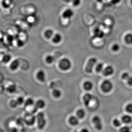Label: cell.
Instances as JSON below:
<instances>
[{"mask_svg":"<svg viewBox=\"0 0 132 132\" xmlns=\"http://www.w3.org/2000/svg\"><path fill=\"white\" fill-rule=\"evenodd\" d=\"M10 105L13 108H15L18 106V104L17 103V102L16 100H13L10 102Z\"/></svg>","mask_w":132,"mask_h":132,"instance_id":"33","label":"cell"},{"mask_svg":"<svg viewBox=\"0 0 132 132\" xmlns=\"http://www.w3.org/2000/svg\"><path fill=\"white\" fill-rule=\"evenodd\" d=\"M113 87L112 83L108 80H104L101 84L102 90L105 93H108L111 92L112 89Z\"/></svg>","mask_w":132,"mask_h":132,"instance_id":"3","label":"cell"},{"mask_svg":"<svg viewBox=\"0 0 132 132\" xmlns=\"http://www.w3.org/2000/svg\"><path fill=\"white\" fill-rule=\"evenodd\" d=\"M121 0H110V2L113 5H117L120 2Z\"/></svg>","mask_w":132,"mask_h":132,"instance_id":"34","label":"cell"},{"mask_svg":"<svg viewBox=\"0 0 132 132\" xmlns=\"http://www.w3.org/2000/svg\"><path fill=\"white\" fill-rule=\"evenodd\" d=\"M97 1L99 2H101L102 1V0H97Z\"/></svg>","mask_w":132,"mask_h":132,"instance_id":"39","label":"cell"},{"mask_svg":"<svg viewBox=\"0 0 132 132\" xmlns=\"http://www.w3.org/2000/svg\"><path fill=\"white\" fill-rule=\"evenodd\" d=\"M18 103V105H21L24 103V99L23 97H19L16 100Z\"/></svg>","mask_w":132,"mask_h":132,"instance_id":"30","label":"cell"},{"mask_svg":"<svg viewBox=\"0 0 132 132\" xmlns=\"http://www.w3.org/2000/svg\"><path fill=\"white\" fill-rule=\"evenodd\" d=\"M127 80L128 85L132 86V76H130Z\"/></svg>","mask_w":132,"mask_h":132,"instance_id":"35","label":"cell"},{"mask_svg":"<svg viewBox=\"0 0 132 132\" xmlns=\"http://www.w3.org/2000/svg\"><path fill=\"white\" fill-rule=\"evenodd\" d=\"M46 106V102L45 101L42 99L38 100L36 103L35 106L33 110V112L35 113L37 112L39 109H43Z\"/></svg>","mask_w":132,"mask_h":132,"instance_id":"7","label":"cell"},{"mask_svg":"<svg viewBox=\"0 0 132 132\" xmlns=\"http://www.w3.org/2000/svg\"><path fill=\"white\" fill-rule=\"evenodd\" d=\"M44 34L45 37L47 39H51L54 35L53 31L51 29H48L46 30Z\"/></svg>","mask_w":132,"mask_h":132,"instance_id":"17","label":"cell"},{"mask_svg":"<svg viewBox=\"0 0 132 132\" xmlns=\"http://www.w3.org/2000/svg\"><path fill=\"white\" fill-rule=\"evenodd\" d=\"M130 76V75L128 73L125 72L124 73L122 74L121 78H122V79L124 80H127L128 79V78H129Z\"/></svg>","mask_w":132,"mask_h":132,"instance_id":"31","label":"cell"},{"mask_svg":"<svg viewBox=\"0 0 132 132\" xmlns=\"http://www.w3.org/2000/svg\"><path fill=\"white\" fill-rule=\"evenodd\" d=\"M94 35L98 38H102L104 36V34L103 31L97 28L94 31Z\"/></svg>","mask_w":132,"mask_h":132,"instance_id":"20","label":"cell"},{"mask_svg":"<svg viewBox=\"0 0 132 132\" xmlns=\"http://www.w3.org/2000/svg\"><path fill=\"white\" fill-rule=\"evenodd\" d=\"M92 99H93V96L90 93H87L84 95L83 97V100L85 106L86 107L89 106Z\"/></svg>","mask_w":132,"mask_h":132,"instance_id":"10","label":"cell"},{"mask_svg":"<svg viewBox=\"0 0 132 132\" xmlns=\"http://www.w3.org/2000/svg\"><path fill=\"white\" fill-rule=\"evenodd\" d=\"M69 121L70 124L72 126H77L79 123V118L76 116H72L69 118Z\"/></svg>","mask_w":132,"mask_h":132,"instance_id":"14","label":"cell"},{"mask_svg":"<svg viewBox=\"0 0 132 132\" xmlns=\"http://www.w3.org/2000/svg\"><path fill=\"white\" fill-rule=\"evenodd\" d=\"M80 132H90L88 129L86 128H83L81 130Z\"/></svg>","mask_w":132,"mask_h":132,"instance_id":"37","label":"cell"},{"mask_svg":"<svg viewBox=\"0 0 132 132\" xmlns=\"http://www.w3.org/2000/svg\"><path fill=\"white\" fill-rule=\"evenodd\" d=\"M12 0H3L2 5L3 7L5 9L9 8L12 5Z\"/></svg>","mask_w":132,"mask_h":132,"instance_id":"16","label":"cell"},{"mask_svg":"<svg viewBox=\"0 0 132 132\" xmlns=\"http://www.w3.org/2000/svg\"><path fill=\"white\" fill-rule=\"evenodd\" d=\"M19 62L17 60L14 61L11 65V68L13 70H15L18 68L19 66Z\"/></svg>","mask_w":132,"mask_h":132,"instance_id":"21","label":"cell"},{"mask_svg":"<svg viewBox=\"0 0 132 132\" xmlns=\"http://www.w3.org/2000/svg\"><path fill=\"white\" fill-rule=\"evenodd\" d=\"M38 127L40 130H42L45 128L46 124V120L45 117V114L43 112H40L36 116Z\"/></svg>","mask_w":132,"mask_h":132,"instance_id":"1","label":"cell"},{"mask_svg":"<svg viewBox=\"0 0 132 132\" xmlns=\"http://www.w3.org/2000/svg\"><path fill=\"white\" fill-rule=\"evenodd\" d=\"M0 12H1V8H0Z\"/></svg>","mask_w":132,"mask_h":132,"instance_id":"42","label":"cell"},{"mask_svg":"<svg viewBox=\"0 0 132 132\" xmlns=\"http://www.w3.org/2000/svg\"><path fill=\"white\" fill-rule=\"evenodd\" d=\"M93 83L89 81H85L83 84V87L87 91H90L93 89Z\"/></svg>","mask_w":132,"mask_h":132,"instance_id":"15","label":"cell"},{"mask_svg":"<svg viewBox=\"0 0 132 132\" xmlns=\"http://www.w3.org/2000/svg\"><path fill=\"white\" fill-rule=\"evenodd\" d=\"M104 64L102 63H100L97 64L96 68H95V69H96V71L97 72H100L103 71V69H104Z\"/></svg>","mask_w":132,"mask_h":132,"instance_id":"27","label":"cell"},{"mask_svg":"<svg viewBox=\"0 0 132 132\" xmlns=\"http://www.w3.org/2000/svg\"><path fill=\"white\" fill-rule=\"evenodd\" d=\"M36 118L33 114H28L25 116L24 121L28 126H32L35 123Z\"/></svg>","mask_w":132,"mask_h":132,"instance_id":"6","label":"cell"},{"mask_svg":"<svg viewBox=\"0 0 132 132\" xmlns=\"http://www.w3.org/2000/svg\"><path fill=\"white\" fill-rule=\"evenodd\" d=\"M74 132H79L77 131H74Z\"/></svg>","mask_w":132,"mask_h":132,"instance_id":"41","label":"cell"},{"mask_svg":"<svg viewBox=\"0 0 132 132\" xmlns=\"http://www.w3.org/2000/svg\"><path fill=\"white\" fill-rule=\"evenodd\" d=\"M130 4H131V5L132 6V0H130Z\"/></svg>","mask_w":132,"mask_h":132,"instance_id":"40","label":"cell"},{"mask_svg":"<svg viewBox=\"0 0 132 132\" xmlns=\"http://www.w3.org/2000/svg\"><path fill=\"white\" fill-rule=\"evenodd\" d=\"M92 122L97 130L101 131L103 128V124L101 118L98 116H95L92 119Z\"/></svg>","mask_w":132,"mask_h":132,"instance_id":"4","label":"cell"},{"mask_svg":"<svg viewBox=\"0 0 132 132\" xmlns=\"http://www.w3.org/2000/svg\"><path fill=\"white\" fill-rule=\"evenodd\" d=\"M125 110L128 113L132 114V103H130L127 105Z\"/></svg>","mask_w":132,"mask_h":132,"instance_id":"28","label":"cell"},{"mask_svg":"<svg viewBox=\"0 0 132 132\" xmlns=\"http://www.w3.org/2000/svg\"><path fill=\"white\" fill-rule=\"evenodd\" d=\"M17 44L19 45L20 46H23L24 45V42L21 40H19L18 41Z\"/></svg>","mask_w":132,"mask_h":132,"instance_id":"36","label":"cell"},{"mask_svg":"<svg viewBox=\"0 0 132 132\" xmlns=\"http://www.w3.org/2000/svg\"><path fill=\"white\" fill-rule=\"evenodd\" d=\"M131 129L128 126H125L121 127L119 130V132H130Z\"/></svg>","mask_w":132,"mask_h":132,"instance_id":"25","label":"cell"},{"mask_svg":"<svg viewBox=\"0 0 132 132\" xmlns=\"http://www.w3.org/2000/svg\"><path fill=\"white\" fill-rule=\"evenodd\" d=\"M34 104V101L32 98H29L25 102V106L26 107L31 106Z\"/></svg>","mask_w":132,"mask_h":132,"instance_id":"23","label":"cell"},{"mask_svg":"<svg viewBox=\"0 0 132 132\" xmlns=\"http://www.w3.org/2000/svg\"><path fill=\"white\" fill-rule=\"evenodd\" d=\"M52 94L53 96L55 98H59L61 96L62 93L60 90L55 89L53 90Z\"/></svg>","mask_w":132,"mask_h":132,"instance_id":"22","label":"cell"},{"mask_svg":"<svg viewBox=\"0 0 132 132\" xmlns=\"http://www.w3.org/2000/svg\"><path fill=\"white\" fill-rule=\"evenodd\" d=\"M121 121L122 123L124 124H130L132 122V116L128 114H125L121 117Z\"/></svg>","mask_w":132,"mask_h":132,"instance_id":"12","label":"cell"},{"mask_svg":"<svg viewBox=\"0 0 132 132\" xmlns=\"http://www.w3.org/2000/svg\"><path fill=\"white\" fill-rule=\"evenodd\" d=\"M76 114H77V117L79 119H82L85 117L86 112L84 109H79L77 111Z\"/></svg>","mask_w":132,"mask_h":132,"instance_id":"18","label":"cell"},{"mask_svg":"<svg viewBox=\"0 0 132 132\" xmlns=\"http://www.w3.org/2000/svg\"><path fill=\"white\" fill-rule=\"evenodd\" d=\"M102 72V74L105 76H109L113 74L114 69L112 66L109 65L105 68Z\"/></svg>","mask_w":132,"mask_h":132,"instance_id":"8","label":"cell"},{"mask_svg":"<svg viewBox=\"0 0 132 132\" xmlns=\"http://www.w3.org/2000/svg\"><path fill=\"white\" fill-rule=\"evenodd\" d=\"M62 40V36L60 34H58V33L54 35L52 38L53 42L56 44L60 43Z\"/></svg>","mask_w":132,"mask_h":132,"instance_id":"13","label":"cell"},{"mask_svg":"<svg viewBox=\"0 0 132 132\" xmlns=\"http://www.w3.org/2000/svg\"><path fill=\"white\" fill-rule=\"evenodd\" d=\"M36 77L38 80L44 82L46 80V74L43 70H40L37 72Z\"/></svg>","mask_w":132,"mask_h":132,"instance_id":"11","label":"cell"},{"mask_svg":"<svg viewBox=\"0 0 132 132\" xmlns=\"http://www.w3.org/2000/svg\"><path fill=\"white\" fill-rule=\"evenodd\" d=\"M74 15L73 11L70 9H68L62 13V16L64 19H71Z\"/></svg>","mask_w":132,"mask_h":132,"instance_id":"9","label":"cell"},{"mask_svg":"<svg viewBox=\"0 0 132 132\" xmlns=\"http://www.w3.org/2000/svg\"><path fill=\"white\" fill-rule=\"evenodd\" d=\"M46 61L48 64H52L54 60V58L52 55H48L46 57Z\"/></svg>","mask_w":132,"mask_h":132,"instance_id":"26","label":"cell"},{"mask_svg":"<svg viewBox=\"0 0 132 132\" xmlns=\"http://www.w3.org/2000/svg\"><path fill=\"white\" fill-rule=\"evenodd\" d=\"M72 3L74 6L77 7L80 5L81 0H72Z\"/></svg>","mask_w":132,"mask_h":132,"instance_id":"29","label":"cell"},{"mask_svg":"<svg viewBox=\"0 0 132 132\" xmlns=\"http://www.w3.org/2000/svg\"><path fill=\"white\" fill-rule=\"evenodd\" d=\"M120 49L119 45L118 44H114L113 46L112 47V49L114 52H117Z\"/></svg>","mask_w":132,"mask_h":132,"instance_id":"32","label":"cell"},{"mask_svg":"<svg viewBox=\"0 0 132 132\" xmlns=\"http://www.w3.org/2000/svg\"><path fill=\"white\" fill-rule=\"evenodd\" d=\"M64 1L66 2H69L70 1H72V0H63Z\"/></svg>","mask_w":132,"mask_h":132,"instance_id":"38","label":"cell"},{"mask_svg":"<svg viewBox=\"0 0 132 132\" xmlns=\"http://www.w3.org/2000/svg\"><path fill=\"white\" fill-rule=\"evenodd\" d=\"M59 67L61 70L63 71H67L71 68L72 63L70 60L67 58H64L61 59L59 63Z\"/></svg>","mask_w":132,"mask_h":132,"instance_id":"2","label":"cell"},{"mask_svg":"<svg viewBox=\"0 0 132 132\" xmlns=\"http://www.w3.org/2000/svg\"><path fill=\"white\" fill-rule=\"evenodd\" d=\"M97 62V60L96 58H92L88 61L87 64L85 68V71L88 73H91L93 71V69L95 65Z\"/></svg>","mask_w":132,"mask_h":132,"instance_id":"5","label":"cell"},{"mask_svg":"<svg viewBox=\"0 0 132 132\" xmlns=\"http://www.w3.org/2000/svg\"><path fill=\"white\" fill-rule=\"evenodd\" d=\"M125 40L126 42L128 44H132V34L128 33L125 37Z\"/></svg>","mask_w":132,"mask_h":132,"instance_id":"19","label":"cell"},{"mask_svg":"<svg viewBox=\"0 0 132 132\" xmlns=\"http://www.w3.org/2000/svg\"><path fill=\"white\" fill-rule=\"evenodd\" d=\"M122 121L118 119H114L113 121V124L114 127H120L122 125Z\"/></svg>","mask_w":132,"mask_h":132,"instance_id":"24","label":"cell"}]
</instances>
